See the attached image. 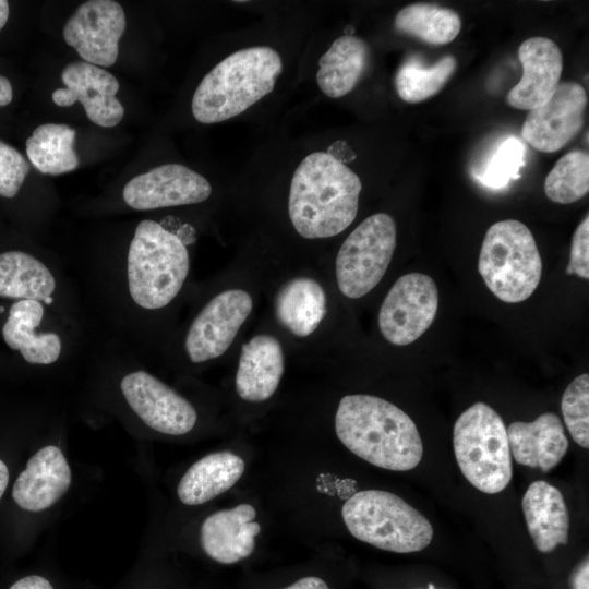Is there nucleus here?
<instances>
[{"mask_svg": "<svg viewBox=\"0 0 589 589\" xmlns=\"http://www.w3.org/2000/svg\"><path fill=\"white\" fill-rule=\"evenodd\" d=\"M0 299L36 300L85 311L69 266L17 249L0 252Z\"/></svg>", "mask_w": 589, "mask_h": 589, "instance_id": "1a4fd4ad", "label": "nucleus"}, {"mask_svg": "<svg viewBox=\"0 0 589 589\" xmlns=\"http://www.w3.org/2000/svg\"><path fill=\"white\" fill-rule=\"evenodd\" d=\"M457 67L453 56H444L431 65H425L412 56L398 68L395 87L406 103H421L436 95L455 73Z\"/></svg>", "mask_w": 589, "mask_h": 589, "instance_id": "cd10ccee", "label": "nucleus"}, {"mask_svg": "<svg viewBox=\"0 0 589 589\" xmlns=\"http://www.w3.org/2000/svg\"><path fill=\"white\" fill-rule=\"evenodd\" d=\"M522 512L529 534L542 553L568 541L569 516L561 491L543 480L532 482L524 494Z\"/></svg>", "mask_w": 589, "mask_h": 589, "instance_id": "4be33fe9", "label": "nucleus"}, {"mask_svg": "<svg viewBox=\"0 0 589 589\" xmlns=\"http://www.w3.org/2000/svg\"><path fill=\"white\" fill-rule=\"evenodd\" d=\"M9 483V470L7 465L0 459V498Z\"/></svg>", "mask_w": 589, "mask_h": 589, "instance_id": "4c0bfd02", "label": "nucleus"}, {"mask_svg": "<svg viewBox=\"0 0 589 589\" xmlns=\"http://www.w3.org/2000/svg\"><path fill=\"white\" fill-rule=\"evenodd\" d=\"M255 508L250 504H239L209 515L201 526V544L204 552L221 564H233L254 550V537L261 527L253 521Z\"/></svg>", "mask_w": 589, "mask_h": 589, "instance_id": "6ab92c4d", "label": "nucleus"}, {"mask_svg": "<svg viewBox=\"0 0 589 589\" xmlns=\"http://www.w3.org/2000/svg\"><path fill=\"white\" fill-rule=\"evenodd\" d=\"M281 71L280 55L272 47L235 51L202 79L192 97L193 117L211 124L242 113L274 89Z\"/></svg>", "mask_w": 589, "mask_h": 589, "instance_id": "20e7f679", "label": "nucleus"}, {"mask_svg": "<svg viewBox=\"0 0 589 589\" xmlns=\"http://www.w3.org/2000/svg\"><path fill=\"white\" fill-rule=\"evenodd\" d=\"M589 191V155L573 151L561 157L545 178L544 192L549 200L570 204Z\"/></svg>", "mask_w": 589, "mask_h": 589, "instance_id": "c85d7f7f", "label": "nucleus"}, {"mask_svg": "<svg viewBox=\"0 0 589 589\" xmlns=\"http://www.w3.org/2000/svg\"><path fill=\"white\" fill-rule=\"evenodd\" d=\"M589 563L586 557L574 570L570 577L572 589H588Z\"/></svg>", "mask_w": 589, "mask_h": 589, "instance_id": "f704fd0d", "label": "nucleus"}, {"mask_svg": "<svg viewBox=\"0 0 589 589\" xmlns=\"http://www.w3.org/2000/svg\"><path fill=\"white\" fill-rule=\"evenodd\" d=\"M275 313L289 332L298 337H306L318 327L326 313L325 292L312 278H293L279 289Z\"/></svg>", "mask_w": 589, "mask_h": 589, "instance_id": "393cba45", "label": "nucleus"}, {"mask_svg": "<svg viewBox=\"0 0 589 589\" xmlns=\"http://www.w3.org/2000/svg\"><path fill=\"white\" fill-rule=\"evenodd\" d=\"M510 454L519 465L554 469L568 449L564 425L557 414L544 412L532 422H513L507 428Z\"/></svg>", "mask_w": 589, "mask_h": 589, "instance_id": "aec40b11", "label": "nucleus"}, {"mask_svg": "<svg viewBox=\"0 0 589 589\" xmlns=\"http://www.w3.org/2000/svg\"><path fill=\"white\" fill-rule=\"evenodd\" d=\"M362 183L348 166L326 152H314L293 172L288 213L297 232L323 239L344 231L356 218Z\"/></svg>", "mask_w": 589, "mask_h": 589, "instance_id": "f03ea898", "label": "nucleus"}, {"mask_svg": "<svg viewBox=\"0 0 589 589\" xmlns=\"http://www.w3.org/2000/svg\"><path fill=\"white\" fill-rule=\"evenodd\" d=\"M396 237L393 217L377 213L346 238L336 257V279L344 296L361 298L381 281L392 261Z\"/></svg>", "mask_w": 589, "mask_h": 589, "instance_id": "6e6552de", "label": "nucleus"}, {"mask_svg": "<svg viewBox=\"0 0 589 589\" xmlns=\"http://www.w3.org/2000/svg\"><path fill=\"white\" fill-rule=\"evenodd\" d=\"M453 446L465 478L488 494L503 491L513 478L507 430L501 416L478 401L456 420Z\"/></svg>", "mask_w": 589, "mask_h": 589, "instance_id": "423d86ee", "label": "nucleus"}, {"mask_svg": "<svg viewBox=\"0 0 589 589\" xmlns=\"http://www.w3.org/2000/svg\"><path fill=\"white\" fill-rule=\"evenodd\" d=\"M437 306L433 278L421 273L406 274L395 281L381 305L380 330L395 346L409 345L431 326Z\"/></svg>", "mask_w": 589, "mask_h": 589, "instance_id": "9b49d317", "label": "nucleus"}, {"mask_svg": "<svg viewBox=\"0 0 589 589\" xmlns=\"http://www.w3.org/2000/svg\"><path fill=\"white\" fill-rule=\"evenodd\" d=\"M9 589H53V587L46 578L38 575H31L21 578Z\"/></svg>", "mask_w": 589, "mask_h": 589, "instance_id": "72a5a7b5", "label": "nucleus"}, {"mask_svg": "<svg viewBox=\"0 0 589 589\" xmlns=\"http://www.w3.org/2000/svg\"><path fill=\"white\" fill-rule=\"evenodd\" d=\"M74 140L75 130L67 124H41L26 140V154L41 173L57 176L70 172L79 166Z\"/></svg>", "mask_w": 589, "mask_h": 589, "instance_id": "a878e982", "label": "nucleus"}, {"mask_svg": "<svg viewBox=\"0 0 589 589\" xmlns=\"http://www.w3.org/2000/svg\"><path fill=\"white\" fill-rule=\"evenodd\" d=\"M118 347L124 368L118 388L128 408L156 432L167 435L189 433L197 421L192 404L151 372L137 368L132 362L134 356Z\"/></svg>", "mask_w": 589, "mask_h": 589, "instance_id": "9d476101", "label": "nucleus"}, {"mask_svg": "<svg viewBox=\"0 0 589 589\" xmlns=\"http://www.w3.org/2000/svg\"><path fill=\"white\" fill-rule=\"evenodd\" d=\"M251 296L228 289L209 299L191 321L183 338L187 359L199 364L224 354L252 311Z\"/></svg>", "mask_w": 589, "mask_h": 589, "instance_id": "f8f14e48", "label": "nucleus"}, {"mask_svg": "<svg viewBox=\"0 0 589 589\" xmlns=\"http://www.w3.org/2000/svg\"><path fill=\"white\" fill-rule=\"evenodd\" d=\"M211 193V183L202 175L180 164H165L127 182L122 200L131 209L144 212L199 204Z\"/></svg>", "mask_w": 589, "mask_h": 589, "instance_id": "4468645a", "label": "nucleus"}, {"mask_svg": "<svg viewBox=\"0 0 589 589\" xmlns=\"http://www.w3.org/2000/svg\"><path fill=\"white\" fill-rule=\"evenodd\" d=\"M568 275H577L589 279V216L587 215L576 228L566 267Z\"/></svg>", "mask_w": 589, "mask_h": 589, "instance_id": "473e14b6", "label": "nucleus"}, {"mask_svg": "<svg viewBox=\"0 0 589 589\" xmlns=\"http://www.w3.org/2000/svg\"><path fill=\"white\" fill-rule=\"evenodd\" d=\"M13 97V89L10 81L0 75V107L8 105Z\"/></svg>", "mask_w": 589, "mask_h": 589, "instance_id": "e433bc0d", "label": "nucleus"}, {"mask_svg": "<svg viewBox=\"0 0 589 589\" xmlns=\"http://www.w3.org/2000/svg\"><path fill=\"white\" fill-rule=\"evenodd\" d=\"M369 58L370 49L363 39L352 35L338 37L318 60L320 89L330 98L347 95L364 74Z\"/></svg>", "mask_w": 589, "mask_h": 589, "instance_id": "b1692460", "label": "nucleus"}, {"mask_svg": "<svg viewBox=\"0 0 589 589\" xmlns=\"http://www.w3.org/2000/svg\"><path fill=\"white\" fill-rule=\"evenodd\" d=\"M478 269L486 287L503 302L527 300L542 274L541 256L529 228L516 219L493 224L484 236Z\"/></svg>", "mask_w": 589, "mask_h": 589, "instance_id": "0eeeda50", "label": "nucleus"}, {"mask_svg": "<svg viewBox=\"0 0 589 589\" xmlns=\"http://www.w3.org/2000/svg\"><path fill=\"white\" fill-rule=\"evenodd\" d=\"M244 471V461L231 452L212 453L195 461L181 478L177 493L185 505H200L232 488Z\"/></svg>", "mask_w": 589, "mask_h": 589, "instance_id": "5701e85b", "label": "nucleus"}, {"mask_svg": "<svg viewBox=\"0 0 589 589\" xmlns=\"http://www.w3.org/2000/svg\"><path fill=\"white\" fill-rule=\"evenodd\" d=\"M283 589H329V587L320 577L308 576Z\"/></svg>", "mask_w": 589, "mask_h": 589, "instance_id": "c9c22d12", "label": "nucleus"}, {"mask_svg": "<svg viewBox=\"0 0 589 589\" xmlns=\"http://www.w3.org/2000/svg\"><path fill=\"white\" fill-rule=\"evenodd\" d=\"M521 63L520 81L508 92L506 103L516 109L532 110L551 99L563 70L558 46L546 37H531L518 48Z\"/></svg>", "mask_w": 589, "mask_h": 589, "instance_id": "f3484780", "label": "nucleus"}, {"mask_svg": "<svg viewBox=\"0 0 589 589\" xmlns=\"http://www.w3.org/2000/svg\"><path fill=\"white\" fill-rule=\"evenodd\" d=\"M125 25L124 10L118 2L89 0L68 19L62 34L83 61L110 67L118 59L119 40Z\"/></svg>", "mask_w": 589, "mask_h": 589, "instance_id": "ddd939ff", "label": "nucleus"}, {"mask_svg": "<svg viewBox=\"0 0 589 589\" xmlns=\"http://www.w3.org/2000/svg\"><path fill=\"white\" fill-rule=\"evenodd\" d=\"M335 430L351 453L378 468L408 471L421 461L423 445L416 423L383 398L364 394L342 397Z\"/></svg>", "mask_w": 589, "mask_h": 589, "instance_id": "7ed1b4c3", "label": "nucleus"}, {"mask_svg": "<svg viewBox=\"0 0 589 589\" xmlns=\"http://www.w3.org/2000/svg\"><path fill=\"white\" fill-rule=\"evenodd\" d=\"M429 589H433V586H432V585H430V586H429Z\"/></svg>", "mask_w": 589, "mask_h": 589, "instance_id": "ea45409f", "label": "nucleus"}, {"mask_svg": "<svg viewBox=\"0 0 589 589\" xmlns=\"http://www.w3.org/2000/svg\"><path fill=\"white\" fill-rule=\"evenodd\" d=\"M344 522L358 540L377 549L411 553L433 538L431 522L401 497L382 490H364L346 501Z\"/></svg>", "mask_w": 589, "mask_h": 589, "instance_id": "39448f33", "label": "nucleus"}, {"mask_svg": "<svg viewBox=\"0 0 589 589\" xmlns=\"http://www.w3.org/2000/svg\"><path fill=\"white\" fill-rule=\"evenodd\" d=\"M561 410L573 440L580 447H589V375L577 376L565 389Z\"/></svg>", "mask_w": 589, "mask_h": 589, "instance_id": "7c9ffc66", "label": "nucleus"}, {"mask_svg": "<svg viewBox=\"0 0 589 589\" xmlns=\"http://www.w3.org/2000/svg\"><path fill=\"white\" fill-rule=\"evenodd\" d=\"M61 79L65 87L52 93V100L60 107L80 101L87 118L104 128L117 125L124 116L122 104L116 98L119 82L110 72L85 61H74L64 67Z\"/></svg>", "mask_w": 589, "mask_h": 589, "instance_id": "dca6fc26", "label": "nucleus"}, {"mask_svg": "<svg viewBox=\"0 0 589 589\" xmlns=\"http://www.w3.org/2000/svg\"><path fill=\"white\" fill-rule=\"evenodd\" d=\"M29 165L13 146L0 141V196L12 199L22 188Z\"/></svg>", "mask_w": 589, "mask_h": 589, "instance_id": "2f4dec72", "label": "nucleus"}, {"mask_svg": "<svg viewBox=\"0 0 589 589\" xmlns=\"http://www.w3.org/2000/svg\"><path fill=\"white\" fill-rule=\"evenodd\" d=\"M9 17V2L0 0V31L5 25Z\"/></svg>", "mask_w": 589, "mask_h": 589, "instance_id": "58836bf2", "label": "nucleus"}, {"mask_svg": "<svg viewBox=\"0 0 589 589\" xmlns=\"http://www.w3.org/2000/svg\"><path fill=\"white\" fill-rule=\"evenodd\" d=\"M95 338L134 357L148 346L152 322L180 294L190 272L183 238L154 219L136 225L121 253L69 266Z\"/></svg>", "mask_w": 589, "mask_h": 589, "instance_id": "f257e3e1", "label": "nucleus"}, {"mask_svg": "<svg viewBox=\"0 0 589 589\" xmlns=\"http://www.w3.org/2000/svg\"><path fill=\"white\" fill-rule=\"evenodd\" d=\"M525 165V146L515 136L504 139L492 152L481 170L474 177L485 187L501 189L510 180L520 177Z\"/></svg>", "mask_w": 589, "mask_h": 589, "instance_id": "c756f323", "label": "nucleus"}, {"mask_svg": "<svg viewBox=\"0 0 589 589\" xmlns=\"http://www.w3.org/2000/svg\"><path fill=\"white\" fill-rule=\"evenodd\" d=\"M586 106L585 88L576 82H562L549 101L528 112L521 136L537 151L554 153L580 132Z\"/></svg>", "mask_w": 589, "mask_h": 589, "instance_id": "2eb2a0df", "label": "nucleus"}, {"mask_svg": "<svg viewBox=\"0 0 589 589\" xmlns=\"http://www.w3.org/2000/svg\"><path fill=\"white\" fill-rule=\"evenodd\" d=\"M70 484L71 470L63 453L48 445L27 461L14 482L12 496L21 508L39 512L56 504Z\"/></svg>", "mask_w": 589, "mask_h": 589, "instance_id": "a211bd4d", "label": "nucleus"}, {"mask_svg": "<svg viewBox=\"0 0 589 589\" xmlns=\"http://www.w3.org/2000/svg\"><path fill=\"white\" fill-rule=\"evenodd\" d=\"M280 342L271 335H256L242 346L236 374L239 397L250 402L265 401L276 392L284 374Z\"/></svg>", "mask_w": 589, "mask_h": 589, "instance_id": "412c9836", "label": "nucleus"}, {"mask_svg": "<svg viewBox=\"0 0 589 589\" xmlns=\"http://www.w3.org/2000/svg\"><path fill=\"white\" fill-rule=\"evenodd\" d=\"M395 28L430 45L453 41L461 29L459 14L431 3H413L402 8L394 21Z\"/></svg>", "mask_w": 589, "mask_h": 589, "instance_id": "bb28decb", "label": "nucleus"}]
</instances>
